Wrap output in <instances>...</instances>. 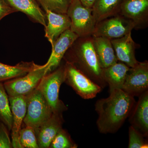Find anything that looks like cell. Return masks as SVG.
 Segmentation results:
<instances>
[{
    "label": "cell",
    "instance_id": "1",
    "mask_svg": "<svg viewBox=\"0 0 148 148\" xmlns=\"http://www.w3.org/2000/svg\"><path fill=\"white\" fill-rule=\"evenodd\" d=\"M108 98L95 103V110L98 115L96 124L102 134L114 133L130 116L135 105L134 97L121 89L110 91Z\"/></svg>",
    "mask_w": 148,
    "mask_h": 148
},
{
    "label": "cell",
    "instance_id": "2",
    "mask_svg": "<svg viewBox=\"0 0 148 148\" xmlns=\"http://www.w3.org/2000/svg\"><path fill=\"white\" fill-rule=\"evenodd\" d=\"M64 58L102 88L107 84L92 42V36L79 37L66 51Z\"/></svg>",
    "mask_w": 148,
    "mask_h": 148
},
{
    "label": "cell",
    "instance_id": "3",
    "mask_svg": "<svg viewBox=\"0 0 148 148\" xmlns=\"http://www.w3.org/2000/svg\"><path fill=\"white\" fill-rule=\"evenodd\" d=\"M64 79V65L46 74L38 86L53 113H62L67 110V107L59 99V90Z\"/></svg>",
    "mask_w": 148,
    "mask_h": 148
},
{
    "label": "cell",
    "instance_id": "4",
    "mask_svg": "<svg viewBox=\"0 0 148 148\" xmlns=\"http://www.w3.org/2000/svg\"><path fill=\"white\" fill-rule=\"evenodd\" d=\"M27 97V111L23 122L26 126L34 128L36 133L53 112L38 86Z\"/></svg>",
    "mask_w": 148,
    "mask_h": 148
},
{
    "label": "cell",
    "instance_id": "5",
    "mask_svg": "<svg viewBox=\"0 0 148 148\" xmlns=\"http://www.w3.org/2000/svg\"><path fill=\"white\" fill-rule=\"evenodd\" d=\"M66 14L71 19L70 29L79 37L93 35L97 23L92 9L85 7L79 0H71Z\"/></svg>",
    "mask_w": 148,
    "mask_h": 148
},
{
    "label": "cell",
    "instance_id": "6",
    "mask_svg": "<svg viewBox=\"0 0 148 148\" xmlns=\"http://www.w3.org/2000/svg\"><path fill=\"white\" fill-rule=\"evenodd\" d=\"M50 73L46 63L23 76L6 81L3 85L8 96H27L36 88L46 74Z\"/></svg>",
    "mask_w": 148,
    "mask_h": 148
},
{
    "label": "cell",
    "instance_id": "7",
    "mask_svg": "<svg viewBox=\"0 0 148 148\" xmlns=\"http://www.w3.org/2000/svg\"><path fill=\"white\" fill-rule=\"evenodd\" d=\"M64 82L71 86L84 99L95 98L103 88L77 69L73 64L66 62Z\"/></svg>",
    "mask_w": 148,
    "mask_h": 148
},
{
    "label": "cell",
    "instance_id": "8",
    "mask_svg": "<svg viewBox=\"0 0 148 148\" xmlns=\"http://www.w3.org/2000/svg\"><path fill=\"white\" fill-rule=\"evenodd\" d=\"M135 28L136 25L133 21L118 13L97 23L92 36L116 39L131 33Z\"/></svg>",
    "mask_w": 148,
    "mask_h": 148
},
{
    "label": "cell",
    "instance_id": "9",
    "mask_svg": "<svg viewBox=\"0 0 148 148\" xmlns=\"http://www.w3.org/2000/svg\"><path fill=\"white\" fill-rule=\"evenodd\" d=\"M148 88V61L139 62L130 69L121 89L134 97L140 96Z\"/></svg>",
    "mask_w": 148,
    "mask_h": 148
},
{
    "label": "cell",
    "instance_id": "10",
    "mask_svg": "<svg viewBox=\"0 0 148 148\" xmlns=\"http://www.w3.org/2000/svg\"><path fill=\"white\" fill-rule=\"evenodd\" d=\"M12 116V147L22 148L19 142V132L27 111V96H8Z\"/></svg>",
    "mask_w": 148,
    "mask_h": 148
},
{
    "label": "cell",
    "instance_id": "11",
    "mask_svg": "<svg viewBox=\"0 0 148 148\" xmlns=\"http://www.w3.org/2000/svg\"><path fill=\"white\" fill-rule=\"evenodd\" d=\"M79 38L70 29L66 30L54 41L52 46V52L47 62L50 72L57 69L66 51Z\"/></svg>",
    "mask_w": 148,
    "mask_h": 148
},
{
    "label": "cell",
    "instance_id": "12",
    "mask_svg": "<svg viewBox=\"0 0 148 148\" xmlns=\"http://www.w3.org/2000/svg\"><path fill=\"white\" fill-rule=\"evenodd\" d=\"M119 13L133 21L136 27L147 23L148 0H124Z\"/></svg>",
    "mask_w": 148,
    "mask_h": 148
},
{
    "label": "cell",
    "instance_id": "13",
    "mask_svg": "<svg viewBox=\"0 0 148 148\" xmlns=\"http://www.w3.org/2000/svg\"><path fill=\"white\" fill-rule=\"evenodd\" d=\"M62 113H53L50 118L42 125L36 132L39 148H49L51 142L62 128Z\"/></svg>",
    "mask_w": 148,
    "mask_h": 148
},
{
    "label": "cell",
    "instance_id": "14",
    "mask_svg": "<svg viewBox=\"0 0 148 148\" xmlns=\"http://www.w3.org/2000/svg\"><path fill=\"white\" fill-rule=\"evenodd\" d=\"M118 61L126 64L130 68L135 67L139 61L135 56L136 44L132 40L131 33L119 38L111 40Z\"/></svg>",
    "mask_w": 148,
    "mask_h": 148
},
{
    "label": "cell",
    "instance_id": "15",
    "mask_svg": "<svg viewBox=\"0 0 148 148\" xmlns=\"http://www.w3.org/2000/svg\"><path fill=\"white\" fill-rule=\"evenodd\" d=\"M45 11L47 23L45 28V37L51 45L59 36L70 29L71 19L67 14L56 13L46 10Z\"/></svg>",
    "mask_w": 148,
    "mask_h": 148
},
{
    "label": "cell",
    "instance_id": "16",
    "mask_svg": "<svg viewBox=\"0 0 148 148\" xmlns=\"http://www.w3.org/2000/svg\"><path fill=\"white\" fill-rule=\"evenodd\" d=\"M139 97V100L130 115L129 121L132 126L147 137L148 135V90Z\"/></svg>",
    "mask_w": 148,
    "mask_h": 148
},
{
    "label": "cell",
    "instance_id": "17",
    "mask_svg": "<svg viewBox=\"0 0 148 148\" xmlns=\"http://www.w3.org/2000/svg\"><path fill=\"white\" fill-rule=\"evenodd\" d=\"M15 11L25 14L32 21L45 27L47 25L45 13L40 8L36 0H5Z\"/></svg>",
    "mask_w": 148,
    "mask_h": 148
},
{
    "label": "cell",
    "instance_id": "18",
    "mask_svg": "<svg viewBox=\"0 0 148 148\" xmlns=\"http://www.w3.org/2000/svg\"><path fill=\"white\" fill-rule=\"evenodd\" d=\"M92 37L93 46L102 69L108 68L119 61L110 40L105 37Z\"/></svg>",
    "mask_w": 148,
    "mask_h": 148
},
{
    "label": "cell",
    "instance_id": "19",
    "mask_svg": "<svg viewBox=\"0 0 148 148\" xmlns=\"http://www.w3.org/2000/svg\"><path fill=\"white\" fill-rule=\"evenodd\" d=\"M130 68L122 62H118L103 69L102 76L106 83L109 85L110 91L122 89Z\"/></svg>",
    "mask_w": 148,
    "mask_h": 148
},
{
    "label": "cell",
    "instance_id": "20",
    "mask_svg": "<svg viewBox=\"0 0 148 148\" xmlns=\"http://www.w3.org/2000/svg\"><path fill=\"white\" fill-rule=\"evenodd\" d=\"M124 0H96L92 8L96 23L119 13Z\"/></svg>",
    "mask_w": 148,
    "mask_h": 148
},
{
    "label": "cell",
    "instance_id": "21",
    "mask_svg": "<svg viewBox=\"0 0 148 148\" xmlns=\"http://www.w3.org/2000/svg\"><path fill=\"white\" fill-rule=\"evenodd\" d=\"M38 65L31 62H21L14 66H9L0 63V82L23 76L33 70L39 68Z\"/></svg>",
    "mask_w": 148,
    "mask_h": 148
},
{
    "label": "cell",
    "instance_id": "22",
    "mask_svg": "<svg viewBox=\"0 0 148 148\" xmlns=\"http://www.w3.org/2000/svg\"><path fill=\"white\" fill-rule=\"evenodd\" d=\"M0 120L4 123L9 130L12 124V116L11 111L8 95L3 84L0 82Z\"/></svg>",
    "mask_w": 148,
    "mask_h": 148
},
{
    "label": "cell",
    "instance_id": "23",
    "mask_svg": "<svg viewBox=\"0 0 148 148\" xmlns=\"http://www.w3.org/2000/svg\"><path fill=\"white\" fill-rule=\"evenodd\" d=\"M45 10H48L60 14H66L71 0H36Z\"/></svg>",
    "mask_w": 148,
    "mask_h": 148
},
{
    "label": "cell",
    "instance_id": "24",
    "mask_svg": "<svg viewBox=\"0 0 148 148\" xmlns=\"http://www.w3.org/2000/svg\"><path fill=\"white\" fill-rule=\"evenodd\" d=\"M19 142L22 148H39L34 130L30 126H26L19 132Z\"/></svg>",
    "mask_w": 148,
    "mask_h": 148
},
{
    "label": "cell",
    "instance_id": "25",
    "mask_svg": "<svg viewBox=\"0 0 148 148\" xmlns=\"http://www.w3.org/2000/svg\"><path fill=\"white\" fill-rule=\"evenodd\" d=\"M77 145L72 141L69 133L61 128L51 143L49 148H76Z\"/></svg>",
    "mask_w": 148,
    "mask_h": 148
},
{
    "label": "cell",
    "instance_id": "26",
    "mask_svg": "<svg viewBox=\"0 0 148 148\" xmlns=\"http://www.w3.org/2000/svg\"><path fill=\"white\" fill-rule=\"evenodd\" d=\"M145 137L133 126L129 128V148H148V143L145 140Z\"/></svg>",
    "mask_w": 148,
    "mask_h": 148
},
{
    "label": "cell",
    "instance_id": "27",
    "mask_svg": "<svg viewBox=\"0 0 148 148\" xmlns=\"http://www.w3.org/2000/svg\"><path fill=\"white\" fill-rule=\"evenodd\" d=\"M7 127L0 121V148H12Z\"/></svg>",
    "mask_w": 148,
    "mask_h": 148
},
{
    "label": "cell",
    "instance_id": "28",
    "mask_svg": "<svg viewBox=\"0 0 148 148\" xmlns=\"http://www.w3.org/2000/svg\"><path fill=\"white\" fill-rule=\"evenodd\" d=\"M16 12L7 3L5 0H0V21L5 16Z\"/></svg>",
    "mask_w": 148,
    "mask_h": 148
},
{
    "label": "cell",
    "instance_id": "29",
    "mask_svg": "<svg viewBox=\"0 0 148 148\" xmlns=\"http://www.w3.org/2000/svg\"><path fill=\"white\" fill-rule=\"evenodd\" d=\"M82 4L87 8L92 9L96 0H79Z\"/></svg>",
    "mask_w": 148,
    "mask_h": 148
}]
</instances>
